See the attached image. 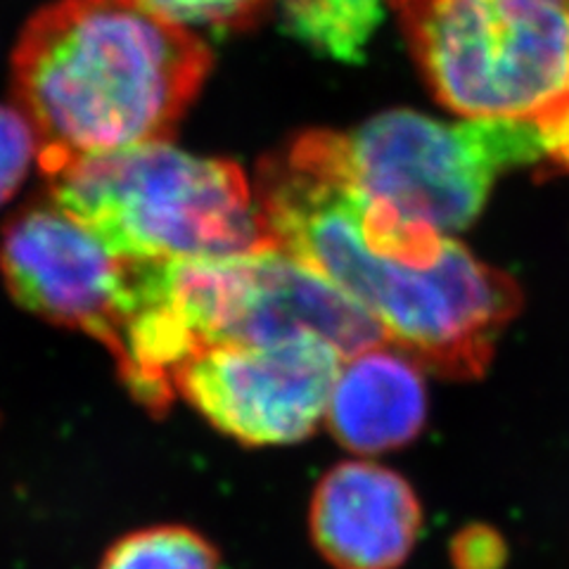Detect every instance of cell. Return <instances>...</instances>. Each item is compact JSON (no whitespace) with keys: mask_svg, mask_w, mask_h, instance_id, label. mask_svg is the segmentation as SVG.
<instances>
[{"mask_svg":"<svg viewBox=\"0 0 569 569\" xmlns=\"http://www.w3.org/2000/svg\"><path fill=\"white\" fill-rule=\"evenodd\" d=\"M257 202L276 247L359 301L391 347L441 378L485 376L498 337L522 309V292L508 273L453 238L430 266L372 254L318 131L266 159Z\"/></svg>","mask_w":569,"mask_h":569,"instance_id":"obj_1","label":"cell"},{"mask_svg":"<svg viewBox=\"0 0 569 569\" xmlns=\"http://www.w3.org/2000/svg\"><path fill=\"white\" fill-rule=\"evenodd\" d=\"M209 67L198 36L140 0H58L20 36L12 93L48 171L71 157L167 140Z\"/></svg>","mask_w":569,"mask_h":569,"instance_id":"obj_2","label":"cell"},{"mask_svg":"<svg viewBox=\"0 0 569 569\" xmlns=\"http://www.w3.org/2000/svg\"><path fill=\"white\" fill-rule=\"evenodd\" d=\"M316 332L345 359L389 345L378 318L282 249L221 259H133V313L114 353L136 401L164 416L171 376L211 345Z\"/></svg>","mask_w":569,"mask_h":569,"instance_id":"obj_3","label":"cell"},{"mask_svg":"<svg viewBox=\"0 0 569 569\" xmlns=\"http://www.w3.org/2000/svg\"><path fill=\"white\" fill-rule=\"evenodd\" d=\"M372 254L430 266L485 209L496 178L546 157L531 121H437L397 110L351 133L320 131Z\"/></svg>","mask_w":569,"mask_h":569,"instance_id":"obj_4","label":"cell"},{"mask_svg":"<svg viewBox=\"0 0 569 569\" xmlns=\"http://www.w3.org/2000/svg\"><path fill=\"white\" fill-rule=\"evenodd\" d=\"M50 200L123 259H221L278 249L242 169L169 140L43 171Z\"/></svg>","mask_w":569,"mask_h":569,"instance_id":"obj_5","label":"cell"},{"mask_svg":"<svg viewBox=\"0 0 569 569\" xmlns=\"http://www.w3.org/2000/svg\"><path fill=\"white\" fill-rule=\"evenodd\" d=\"M401 12L447 110L531 123L569 110V0H406Z\"/></svg>","mask_w":569,"mask_h":569,"instance_id":"obj_6","label":"cell"},{"mask_svg":"<svg viewBox=\"0 0 569 569\" xmlns=\"http://www.w3.org/2000/svg\"><path fill=\"white\" fill-rule=\"evenodd\" d=\"M345 356L305 332L261 345H211L173 370L171 382L219 432L247 447H282L326 418Z\"/></svg>","mask_w":569,"mask_h":569,"instance_id":"obj_7","label":"cell"},{"mask_svg":"<svg viewBox=\"0 0 569 569\" xmlns=\"http://www.w3.org/2000/svg\"><path fill=\"white\" fill-rule=\"evenodd\" d=\"M0 271L17 305L117 353L133 313L131 259L60 207L29 204L14 213L0 238Z\"/></svg>","mask_w":569,"mask_h":569,"instance_id":"obj_8","label":"cell"},{"mask_svg":"<svg viewBox=\"0 0 569 569\" xmlns=\"http://www.w3.org/2000/svg\"><path fill=\"white\" fill-rule=\"evenodd\" d=\"M420 529L422 506L413 487L370 460L330 468L309 503L311 541L335 569H399Z\"/></svg>","mask_w":569,"mask_h":569,"instance_id":"obj_9","label":"cell"},{"mask_svg":"<svg viewBox=\"0 0 569 569\" xmlns=\"http://www.w3.org/2000/svg\"><path fill=\"white\" fill-rule=\"evenodd\" d=\"M427 420L420 366L391 345L342 361L330 391L326 422L351 453L378 456L406 447Z\"/></svg>","mask_w":569,"mask_h":569,"instance_id":"obj_10","label":"cell"},{"mask_svg":"<svg viewBox=\"0 0 569 569\" xmlns=\"http://www.w3.org/2000/svg\"><path fill=\"white\" fill-rule=\"evenodd\" d=\"M282 29L337 62H361L385 20V0H276Z\"/></svg>","mask_w":569,"mask_h":569,"instance_id":"obj_11","label":"cell"},{"mask_svg":"<svg viewBox=\"0 0 569 569\" xmlns=\"http://www.w3.org/2000/svg\"><path fill=\"white\" fill-rule=\"evenodd\" d=\"M100 569H219V550L190 527L159 525L121 537Z\"/></svg>","mask_w":569,"mask_h":569,"instance_id":"obj_12","label":"cell"},{"mask_svg":"<svg viewBox=\"0 0 569 569\" xmlns=\"http://www.w3.org/2000/svg\"><path fill=\"white\" fill-rule=\"evenodd\" d=\"M41 138L20 107L0 104V207L20 190L33 162H39Z\"/></svg>","mask_w":569,"mask_h":569,"instance_id":"obj_13","label":"cell"},{"mask_svg":"<svg viewBox=\"0 0 569 569\" xmlns=\"http://www.w3.org/2000/svg\"><path fill=\"white\" fill-rule=\"evenodd\" d=\"M181 27L242 29L257 20L266 0H140Z\"/></svg>","mask_w":569,"mask_h":569,"instance_id":"obj_14","label":"cell"},{"mask_svg":"<svg viewBox=\"0 0 569 569\" xmlns=\"http://www.w3.org/2000/svg\"><path fill=\"white\" fill-rule=\"evenodd\" d=\"M508 546L501 533L485 525H470L451 539L453 569H503Z\"/></svg>","mask_w":569,"mask_h":569,"instance_id":"obj_15","label":"cell"},{"mask_svg":"<svg viewBox=\"0 0 569 569\" xmlns=\"http://www.w3.org/2000/svg\"><path fill=\"white\" fill-rule=\"evenodd\" d=\"M537 127L543 142V154L562 171H569V110L539 121Z\"/></svg>","mask_w":569,"mask_h":569,"instance_id":"obj_16","label":"cell"},{"mask_svg":"<svg viewBox=\"0 0 569 569\" xmlns=\"http://www.w3.org/2000/svg\"><path fill=\"white\" fill-rule=\"evenodd\" d=\"M391 3H395V6H397V8H401V6H403V3H406V0H391Z\"/></svg>","mask_w":569,"mask_h":569,"instance_id":"obj_17","label":"cell"}]
</instances>
